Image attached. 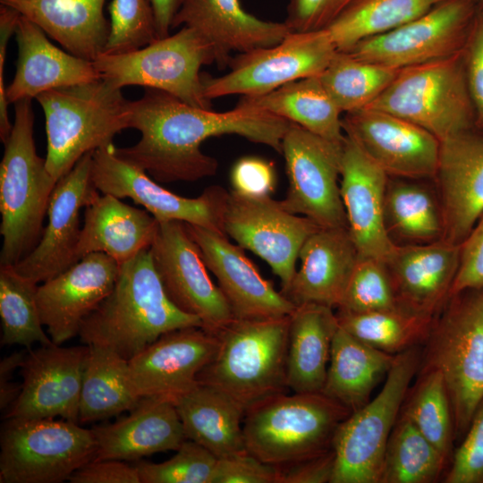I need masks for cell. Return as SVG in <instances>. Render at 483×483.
Returning a JSON list of instances; mask_svg holds the SVG:
<instances>
[{"label":"cell","mask_w":483,"mask_h":483,"mask_svg":"<svg viewBox=\"0 0 483 483\" xmlns=\"http://www.w3.org/2000/svg\"><path fill=\"white\" fill-rule=\"evenodd\" d=\"M290 124L260 109L235 106L215 112L146 88L140 99L129 103L128 128L139 131L140 139L115 152L157 182H194L215 175L218 168L217 160L200 149L206 140L236 134L281 154Z\"/></svg>","instance_id":"1"},{"label":"cell","mask_w":483,"mask_h":483,"mask_svg":"<svg viewBox=\"0 0 483 483\" xmlns=\"http://www.w3.org/2000/svg\"><path fill=\"white\" fill-rule=\"evenodd\" d=\"M188 326L202 323L169 299L147 249L120 266L113 290L83 321L79 336L129 360L162 335Z\"/></svg>","instance_id":"2"},{"label":"cell","mask_w":483,"mask_h":483,"mask_svg":"<svg viewBox=\"0 0 483 483\" xmlns=\"http://www.w3.org/2000/svg\"><path fill=\"white\" fill-rule=\"evenodd\" d=\"M290 316L236 319L217 332V346L198 382L230 396L246 411L286 393Z\"/></svg>","instance_id":"3"},{"label":"cell","mask_w":483,"mask_h":483,"mask_svg":"<svg viewBox=\"0 0 483 483\" xmlns=\"http://www.w3.org/2000/svg\"><path fill=\"white\" fill-rule=\"evenodd\" d=\"M0 163V265H15L37 245L56 181L36 150L31 99L14 103Z\"/></svg>","instance_id":"4"},{"label":"cell","mask_w":483,"mask_h":483,"mask_svg":"<svg viewBox=\"0 0 483 483\" xmlns=\"http://www.w3.org/2000/svg\"><path fill=\"white\" fill-rule=\"evenodd\" d=\"M36 99L45 114L46 165L56 182L85 154L128 129L130 101L103 79L53 89Z\"/></svg>","instance_id":"5"},{"label":"cell","mask_w":483,"mask_h":483,"mask_svg":"<svg viewBox=\"0 0 483 483\" xmlns=\"http://www.w3.org/2000/svg\"><path fill=\"white\" fill-rule=\"evenodd\" d=\"M351 411L322 393H281L245 411L247 452L276 468L333 448L338 426Z\"/></svg>","instance_id":"6"},{"label":"cell","mask_w":483,"mask_h":483,"mask_svg":"<svg viewBox=\"0 0 483 483\" xmlns=\"http://www.w3.org/2000/svg\"><path fill=\"white\" fill-rule=\"evenodd\" d=\"M419 369L441 372L463 436L483 400V287L452 295L435 317Z\"/></svg>","instance_id":"7"},{"label":"cell","mask_w":483,"mask_h":483,"mask_svg":"<svg viewBox=\"0 0 483 483\" xmlns=\"http://www.w3.org/2000/svg\"><path fill=\"white\" fill-rule=\"evenodd\" d=\"M365 108L405 119L439 141L475 127L463 49L448 57L400 69L387 88Z\"/></svg>","instance_id":"8"},{"label":"cell","mask_w":483,"mask_h":483,"mask_svg":"<svg viewBox=\"0 0 483 483\" xmlns=\"http://www.w3.org/2000/svg\"><path fill=\"white\" fill-rule=\"evenodd\" d=\"M420 360V346L396 354L379 393L338 426L331 483H380L387 441Z\"/></svg>","instance_id":"9"},{"label":"cell","mask_w":483,"mask_h":483,"mask_svg":"<svg viewBox=\"0 0 483 483\" xmlns=\"http://www.w3.org/2000/svg\"><path fill=\"white\" fill-rule=\"evenodd\" d=\"M214 62L213 46L195 30L182 27L134 51L103 53L93 64L101 79L118 88L138 85L159 89L192 106L211 109L199 71Z\"/></svg>","instance_id":"10"},{"label":"cell","mask_w":483,"mask_h":483,"mask_svg":"<svg viewBox=\"0 0 483 483\" xmlns=\"http://www.w3.org/2000/svg\"><path fill=\"white\" fill-rule=\"evenodd\" d=\"M0 436L1 483H60L92 461V429L76 422L7 419Z\"/></svg>","instance_id":"11"},{"label":"cell","mask_w":483,"mask_h":483,"mask_svg":"<svg viewBox=\"0 0 483 483\" xmlns=\"http://www.w3.org/2000/svg\"><path fill=\"white\" fill-rule=\"evenodd\" d=\"M337 51L325 29L292 31L276 45L232 57L229 72L222 76L201 73L204 94L209 100L266 94L292 81L320 75Z\"/></svg>","instance_id":"12"},{"label":"cell","mask_w":483,"mask_h":483,"mask_svg":"<svg viewBox=\"0 0 483 483\" xmlns=\"http://www.w3.org/2000/svg\"><path fill=\"white\" fill-rule=\"evenodd\" d=\"M343 142H335L291 123L282 140L289 187L280 200L289 212L321 228L347 227L340 192Z\"/></svg>","instance_id":"13"},{"label":"cell","mask_w":483,"mask_h":483,"mask_svg":"<svg viewBox=\"0 0 483 483\" xmlns=\"http://www.w3.org/2000/svg\"><path fill=\"white\" fill-rule=\"evenodd\" d=\"M115 148L111 142L92 154L91 177L98 191L132 199L158 222L182 221L225 234L224 212L229 191L214 185L197 198L179 196L119 157Z\"/></svg>","instance_id":"14"},{"label":"cell","mask_w":483,"mask_h":483,"mask_svg":"<svg viewBox=\"0 0 483 483\" xmlns=\"http://www.w3.org/2000/svg\"><path fill=\"white\" fill-rule=\"evenodd\" d=\"M476 13L477 4L472 0H445L396 29L357 43L347 52L398 70L448 57L463 49Z\"/></svg>","instance_id":"15"},{"label":"cell","mask_w":483,"mask_h":483,"mask_svg":"<svg viewBox=\"0 0 483 483\" xmlns=\"http://www.w3.org/2000/svg\"><path fill=\"white\" fill-rule=\"evenodd\" d=\"M318 228L303 216L287 211L280 200L229 191L224 212L225 233L264 259L284 292L295 273L305 241Z\"/></svg>","instance_id":"16"},{"label":"cell","mask_w":483,"mask_h":483,"mask_svg":"<svg viewBox=\"0 0 483 483\" xmlns=\"http://www.w3.org/2000/svg\"><path fill=\"white\" fill-rule=\"evenodd\" d=\"M149 250L163 287L179 309L199 318L202 327L214 334L233 319L184 222H159Z\"/></svg>","instance_id":"17"},{"label":"cell","mask_w":483,"mask_h":483,"mask_svg":"<svg viewBox=\"0 0 483 483\" xmlns=\"http://www.w3.org/2000/svg\"><path fill=\"white\" fill-rule=\"evenodd\" d=\"M89 346L63 347L52 343L30 350L21 366L22 383L6 419L61 417L78 422Z\"/></svg>","instance_id":"18"},{"label":"cell","mask_w":483,"mask_h":483,"mask_svg":"<svg viewBox=\"0 0 483 483\" xmlns=\"http://www.w3.org/2000/svg\"><path fill=\"white\" fill-rule=\"evenodd\" d=\"M93 152L85 154L56 182L40 240L13 265L18 273L37 284L56 276L76 263L81 232L80 211L99 194L91 177Z\"/></svg>","instance_id":"19"},{"label":"cell","mask_w":483,"mask_h":483,"mask_svg":"<svg viewBox=\"0 0 483 483\" xmlns=\"http://www.w3.org/2000/svg\"><path fill=\"white\" fill-rule=\"evenodd\" d=\"M343 129L388 176L435 177L440 141L423 128L386 112L363 108L346 113Z\"/></svg>","instance_id":"20"},{"label":"cell","mask_w":483,"mask_h":483,"mask_svg":"<svg viewBox=\"0 0 483 483\" xmlns=\"http://www.w3.org/2000/svg\"><path fill=\"white\" fill-rule=\"evenodd\" d=\"M185 225L208 269L216 276L233 318H281L293 312L296 305L263 277L243 248L232 243L226 234Z\"/></svg>","instance_id":"21"},{"label":"cell","mask_w":483,"mask_h":483,"mask_svg":"<svg viewBox=\"0 0 483 483\" xmlns=\"http://www.w3.org/2000/svg\"><path fill=\"white\" fill-rule=\"evenodd\" d=\"M119 269L109 256L89 253L38 286L40 319L54 343L79 335L83 321L113 290Z\"/></svg>","instance_id":"22"},{"label":"cell","mask_w":483,"mask_h":483,"mask_svg":"<svg viewBox=\"0 0 483 483\" xmlns=\"http://www.w3.org/2000/svg\"><path fill=\"white\" fill-rule=\"evenodd\" d=\"M217 346L216 334L188 326L162 335L128 360L140 398L174 402L198 384V375Z\"/></svg>","instance_id":"23"},{"label":"cell","mask_w":483,"mask_h":483,"mask_svg":"<svg viewBox=\"0 0 483 483\" xmlns=\"http://www.w3.org/2000/svg\"><path fill=\"white\" fill-rule=\"evenodd\" d=\"M388 175L345 134L343 143L340 192L347 228L359 257L386 262L397 245L385 221Z\"/></svg>","instance_id":"24"},{"label":"cell","mask_w":483,"mask_h":483,"mask_svg":"<svg viewBox=\"0 0 483 483\" xmlns=\"http://www.w3.org/2000/svg\"><path fill=\"white\" fill-rule=\"evenodd\" d=\"M435 177L444 239L461 245L483 213V130L473 127L441 140Z\"/></svg>","instance_id":"25"},{"label":"cell","mask_w":483,"mask_h":483,"mask_svg":"<svg viewBox=\"0 0 483 483\" xmlns=\"http://www.w3.org/2000/svg\"><path fill=\"white\" fill-rule=\"evenodd\" d=\"M179 26L191 28L206 38L221 68L228 66L231 52L271 47L292 31L284 21H267L248 13L240 0H182L172 29Z\"/></svg>","instance_id":"26"},{"label":"cell","mask_w":483,"mask_h":483,"mask_svg":"<svg viewBox=\"0 0 483 483\" xmlns=\"http://www.w3.org/2000/svg\"><path fill=\"white\" fill-rule=\"evenodd\" d=\"M460 252V245L445 239L397 245L386 263L401 307L436 317L450 297Z\"/></svg>","instance_id":"27"},{"label":"cell","mask_w":483,"mask_h":483,"mask_svg":"<svg viewBox=\"0 0 483 483\" xmlns=\"http://www.w3.org/2000/svg\"><path fill=\"white\" fill-rule=\"evenodd\" d=\"M93 460L139 461L157 453L176 451L187 439L174 403L158 397L140 398L129 415L92 428Z\"/></svg>","instance_id":"28"},{"label":"cell","mask_w":483,"mask_h":483,"mask_svg":"<svg viewBox=\"0 0 483 483\" xmlns=\"http://www.w3.org/2000/svg\"><path fill=\"white\" fill-rule=\"evenodd\" d=\"M14 35L18 59L13 80L6 89L9 104L101 79L93 62L55 47L40 27L21 14Z\"/></svg>","instance_id":"29"},{"label":"cell","mask_w":483,"mask_h":483,"mask_svg":"<svg viewBox=\"0 0 483 483\" xmlns=\"http://www.w3.org/2000/svg\"><path fill=\"white\" fill-rule=\"evenodd\" d=\"M359 258L347 227L318 228L303 243L301 267L283 293L296 306L337 308Z\"/></svg>","instance_id":"30"},{"label":"cell","mask_w":483,"mask_h":483,"mask_svg":"<svg viewBox=\"0 0 483 483\" xmlns=\"http://www.w3.org/2000/svg\"><path fill=\"white\" fill-rule=\"evenodd\" d=\"M84 210L76 262L87 254L104 253L119 266L152 245L159 222L146 209L113 195L98 194Z\"/></svg>","instance_id":"31"},{"label":"cell","mask_w":483,"mask_h":483,"mask_svg":"<svg viewBox=\"0 0 483 483\" xmlns=\"http://www.w3.org/2000/svg\"><path fill=\"white\" fill-rule=\"evenodd\" d=\"M106 0H0L28 18L67 52L94 62L105 52L110 21Z\"/></svg>","instance_id":"32"},{"label":"cell","mask_w":483,"mask_h":483,"mask_svg":"<svg viewBox=\"0 0 483 483\" xmlns=\"http://www.w3.org/2000/svg\"><path fill=\"white\" fill-rule=\"evenodd\" d=\"M338 326L334 309L322 304H300L290 315L287 386L293 393H321Z\"/></svg>","instance_id":"33"},{"label":"cell","mask_w":483,"mask_h":483,"mask_svg":"<svg viewBox=\"0 0 483 483\" xmlns=\"http://www.w3.org/2000/svg\"><path fill=\"white\" fill-rule=\"evenodd\" d=\"M174 403L187 439L217 459L247 452L242 430L245 410L227 394L198 382Z\"/></svg>","instance_id":"34"},{"label":"cell","mask_w":483,"mask_h":483,"mask_svg":"<svg viewBox=\"0 0 483 483\" xmlns=\"http://www.w3.org/2000/svg\"><path fill=\"white\" fill-rule=\"evenodd\" d=\"M394 357L361 342L339 326L321 393L352 413L370 400V394L387 375Z\"/></svg>","instance_id":"35"},{"label":"cell","mask_w":483,"mask_h":483,"mask_svg":"<svg viewBox=\"0 0 483 483\" xmlns=\"http://www.w3.org/2000/svg\"><path fill=\"white\" fill-rule=\"evenodd\" d=\"M236 106L260 109L335 142L341 143L345 138L342 112L319 75L292 81L266 94L242 96Z\"/></svg>","instance_id":"36"},{"label":"cell","mask_w":483,"mask_h":483,"mask_svg":"<svg viewBox=\"0 0 483 483\" xmlns=\"http://www.w3.org/2000/svg\"><path fill=\"white\" fill-rule=\"evenodd\" d=\"M88 346L79 421L106 419L133 409L140 398L135 391L128 360L109 348Z\"/></svg>","instance_id":"37"},{"label":"cell","mask_w":483,"mask_h":483,"mask_svg":"<svg viewBox=\"0 0 483 483\" xmlns=\"http://www.w3.org/2000/svg\"><path fill=\"white\" fill-rule=\"evenodd\" d=\"M395 178L388 179L385 196L386 226L394 242L398 240L402 245H415L444 239L440 199L427 186L414 182L416 179Z\"/></svg>","instance_id":"38"},{"label":"cell","mask_w":483,"mask_h":483,"mask_svg":"<svg viewBox=\"0 0 483 483\" xmlns=\"http://www.w3.org/2000/svg\"><path fill=\"white\" fill-rule=\"evenodd\" d=\"M445 0H354L326 28L336 49L347 52L357 43L424 14Z\"/></svg>","instance_id":"39"},{"label":"cell","mask_w":483,"mask_h":483,"mask_svg":"<svg viewBox=\"0 0 483 483\" xmlns=\"http://www.w3.org/2000/svg\"><path fill=\"white\" fill-rule=\"evenodd\" d=\"M336 317L349 334L392 355L423 345L435 318L402 307L362 313L337 311Z\"/></svg>","instance_id":"40"},{"label":"cell","mask_w":483,"mask_h":483,"mask_svg":"<svg viewBox=\"0 0 483 483\" xmlns=\"http://www.w3.org/2000/svg\"><path fill=\"white\" fill-rule=\"evenodd\" d=\"M447 462V458L401 412L387 441L380 483L435 482Z\"/></svg>","instance_id":"41"},{"label":"cell","mask_w":483,"mask_h":483,"mask_svg":"<svg viewBox=\"0 0 483 483\" xmlns=\"http://www.w3.org/2000/svg\"><path fill=\"white\" fill-rule=\"evenodd\" d=\"M398 72L337 51L319 79L341 112L351 113L370 105Z\"/></svg>","instance_id":"42"},{"label":"cell","mask_w":483,"mask_h":483,"mask_svg":"<svg viewBox=\"0 0 483 483\" xmlns=\"http://www.w3.org/2000/svg\"><path fill=\"white\" fill-rule=\"evenodd\" d=\"M38 284L18 273L13 265H0L1 343L30 349L53 342L44 330L38 303Z\"/></svg>","instance_id":"43"},{"label":"cell","mask_w":483,"mask_h":483,"mask_svg":"<svg viewBox=\"0 0 483 483\" xmlns=\"http://www.w3.org/2000/svg\"><path fill=\"white\" fill-rule=\"evenodd\" d=\"M401 412L447 458L455 437L453 412L445 382L435 369H419Z\"/></svg>","instance_id":"44"},{"label":"cell","mask_w":483,"mask_h":483,"mask_svg":"<svg viewBox=\"0 0 483 483\" xmlns=\"http://www.w3.org/2000/svg\"><path fill=\"white\" fill-rule=\"evenodd\" d=\"M400 307L386 263L359 257L336 308L338 311L362 313Z\"/></svg>","instance_id":"45"},{"label":"cell","mask_w":483,"mask_h":483,"mask_svg":"<svg viewBox=\"0 0 483 483\" xmlns=\"http://www.w3.org/2000/svg\"><path fill=\"white\" fill-rule=\"evenodd\" d=\"M217 458L198 443L186 439L167 461H136L140 483H211Z\"/></svg>","instance_id":"46"},{"label":"cell","mask_w":483,"mask_h":483,"mask_svg":"<svg viewBox=\"0 0 483 483\" xmlns=\"http://www.w3.org/2000/svg\"><path fill=\"white\" fill-rule=\"evenodd\" d=\"M108 11L110 33L104 53H128L157 39L148 0H112Z\"/></svg>","instance_id":"47"},{"label":"cell","mask_w":483,"mask_h":483,"mask_svg":"<svg viewBox=\"0 0 483 483\" xmlns=\"http://www.w3.org/2000/svg\"><path fill=\"white\" fill-rule=\"evenodd\" d=\"M463 436L444 482L483 483V400Z\"/></svg>","instance_id":"48"},{"label":"cell","mask_w":483,"mask_h":483,"mask_svg":"<svg viewBox=\"0 0 483 483\" xmlns=\"http://www.w3.org/2000/svg\"><path fill=\"white\" fill-rule=\"evenodd\" d=\"M230 181L233 191L249 197H268L276 186L274 164L256 156H246L233 165Z\"/></svg>","instance_id":"49"},{"label":"cell","mask_w":483,"mask_h":483,"mask_svg":"<svg viewBox=\"0 0 483 483\" xmlns=\"http://www.w3.org/2000/svg\"><path fill=\"white\" fill-rule=\"evenodd\" d=\"M211 483H278V470L244 452L217 459Z\"/></svg>","instance_id":"50"},{"label":"cell","mask_w":483,"mask_h":483,"mask_svg":"<svg viewBox=\"0 0 483 483\" xmlns=\"http://www.w3.org/2000/svg\"><path fill=\"white\" fill-rule=\"evenodd\" d=\"M463 54L468 89L475 112V127L483 130V13L478 10Z\"/></svg>","instance_id":"51"},{"label":"cell","mask_w":483,"mask_h":483,"mask_svg":"<svg viewBox=\"0 0 483 483\" xmlns=\"http://www.w3.org/2000/svg\"><path fill=\"white\" fill-rule=\"evenodd\" d=\"M354 0H289L284 22L292 31L325 29Z\"/></svg>","instance_id":"52"},{"label":"cell","mask_w":483,"mask_h":483,"mask_svg":"<svg viewBox=\"0 0 483 483\" xmlns=\"http://www.w3.org/2000/svg\"><path fill=\"white\" fill-rule=\"evenodd\" d=\"M460 247L459 267L450 297L465 290L483 287V213Z\"/></svg>","instance_id":"53"},{"label":"cell","mask_w":483,"mask_h":483,"mask_svg":"<svg viewBox=\"0 0 483 483\" xmlns=\"http://www.w3.org/2000/svg\"><path fill=\"white\" fill-rule=\"evenodd\" d=\"M71 483H140L136 467L119 460H92L75 470Z\"/></svg>","instance_id":"54"},{"label":"cell","mask_w":483,"mask_h":483,"mask_svg":"<svg viewBox=\"0 0 483 483\" xmlns=\"http://www.w3.org/2000/svg\"><path fill=\"white\" fill-rule=\"evenodd\" d=\"M334 468L332 448L319 455L277 468L278 483H331Z\"/></svg>","instance_id":"55"},{"label":"cell","mask_w":483,"mask_h":483,"mask_svg":"<svg viewBox=\"0 0 483 483\" xmlns=\"http://www.w3.org/2000/svg\"><path fill=\"white\" fill-rule=\"evenodd\" d=\"M21 13L16 10L0 4V139L4 144L13 129L8 114V99L4 86V71L6 59L7 44L15 33Z\"/></svg>","instance_id":"56"},{"label":"cell","mask_w":483,"mask_h":483,"mask_svg":"<svg viewBox=\"0 0 483 483\" xmlns=\"http://www.w3.org/2000/svg\"><path fill=\"white\" fill-rule=\"evenodd\" d=\"M26 352H16L5 356L0 362V409H9L16 401L21 392L19 386L12 381L13 376L18 368H21L26 356Z\"/></svg>","instance_id":"57"},{"label":"cell","mask_w":483,"mask_h":483,"mask_svg":"<svg viewBox=\"0 0 483 483\" xmlns=\"http://www.w3.org/2000/svg\"><path fill=\"white\" fill-rule=\"evenodd\" d=\"M153 10L157 39L170 35L173 20L182 0H148Z\"/></svg>","instance_id":"58"},{"label":"cell","mask_w":483,"mask_h":483,"mask_svg":"<svg viewBox=\"0 0 483 483\" xmlns=\"http://www.w3.org/2000/svg\"><path fill=\"white\" fill-rule=\"evenodd\" d=\"M477 10L483 13V0H479L477 4Z\"/></svg>","instance_id":"59"},{"label":"cell","mask_w":483,"mask_h":483,"mask_svg":"<svg viewBox=\"0 0 483 483\" xmlns=\"http://www.w3.org/2000/svg\"><path fill=\"white\" fill-rule=\"evenodd\" d=\"M472 1L475 2L476 4H478V2H479V0H472Z\"/></svg>","instance_id":"60"}]
</instances>
